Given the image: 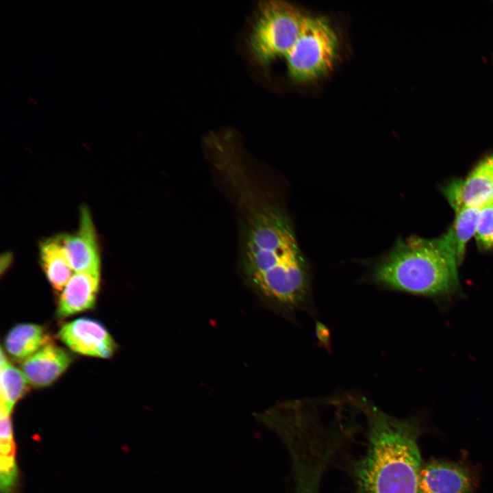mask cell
<instances>
[{
    "label": "cell",
    "instance_id": "cell-1",
    "mask_svg": "<svg viewBox=\"0 0 493 493\" xmlns=\"http://www.w3.org/2000/svg\"><path fill=\"white\" fill-rule=\"evenodd\" d=\"M231 132L205 141L210 164L236 209L239 266L246 284L268 306L294 307L309 296L306 262L290 220L244 160Z\"/></svg>",
    "mask_w": 493,
    "mask_h": 493
},
{
    "label": "cell",
    "instance_id": "cell-2",
    "mask_svg": "<svg viewBox=\"0 0 493 493\" xmlns=\"http://www.w3.org/2000/svg\"><path fill=\"white\" fill-rule=\"evenodd\" d=\"M357 405L367 423L368 446L356 466V492L418 493L417 422L392 416L366 399Z\"/></svg>",
    "mask_w": 493,
    "mask_h": 493
},
{
    "label": "cell",
    "instance_id": "cell-3",
    "mask_svg": "<svg viewBox=\"0 0 493 493\" xmlns=\"http://www.w3.org/2000/svg\"><path fill=\"white\" fill-rule=\"evenodd\" d=\"M452 228L439 238H399L372 270V277L390 289L433 299L450 298L460 290Z\"/></svg>",
    "mask_w": 493,
    "mask_h": 493
},
{
    "label": "cell",
    "instance_id": "cell-4",
    "mask_svg": "<svg viewBox=\"0 0 493 493\" xmlns=\"http://www.w3.org/2000/svg\"><path fill=\"white\" fill-rule=\"evenodd\" d=\"M306 16L288 2L261 1L247 39L252 60L265 68L275 59L286 58L299 37Z\"/></svg>",
    "mask_w": 493,
    "mask_h": 493
},
{
    "label": "cell",
    "instance_id": "cell-5",
    "mask_svg": "<svg viewBox=\"0 0 493 493\" xmlns=\"http://www.w3.org/2000/svg\"><path fill=\"white\" fill-rule=\"evenodd\" d=\"M339 52V40L324 16H307L294 45L285 58L290 77L309 82L330 71Z\"/></svg>",
    "mask_w": 493,
    "mask_h": 493
},
{
    "label": "cell",
    "instance_id": "cell-6",
    "mask_svg": "<svg viewBox=\"0 0 493 493\" xmlns=\"http://www.w3.org/2000/svg\"><path fill=\"white\" fill-rule=\"evenodd\" d=\"M59 339L77 353L101 358H109L116 351V344L105 327L93 319L81 318L62 325Z\"/></svg>",
    "mask_w": 493,
    "mask_h": 493
},
{
    "label": "cell",
    "instance_id": "cell-7",
    "mask_svg": "<svg viewBox=\"0 0 493 493\" xmlns=\"http://www.w3.org/2000/svg\"><path fill=\"white\" fill-rule=\"evenodd\" d=\"M74 272L100 273V255L94 226L89 210L81 208L77 231L58 236Z\"/></svg>",
    "mask_w": 493,
    "mask_h": 493
},
{
    "label": "cell",
    "instance_id": "cell-8",
    "mask_svg": "<svg viewBox=\"0 0 493 493\" xmlns=\"http://www.w3.org/2000/svg\"><path fill=\"white\" fill-rule=\"evenodd\" d=\"M472 477L465 467L442 461L421 466L418 479V493H471Z\"/></svg>",
    "mask_w": 493,
    "mask_h": 493
},
{
    "label": "cell",
    "instance_id": "cell-9",
    "mask_svg": "<svg viewBox=\"0 0 493 493\" xmlns=\"http://www.w3.org/2000/svg\"><path fill=\"white\" fill-rule=\"evenodd\" d=\"M72 362L73 357L68 351L49 342L23 361L21 370L29 385L43 388L56 381Z\"/></svg>",
    "mask_w": 493,
    "mask_h": 493
},
{
    "label": "cell",
    "instance_id": "cell-10",
    "mask_svg": "<svg viewBox=\"0 0 493 493\" xmlns=\"http://www.w3.org/2000/svg\"><path fill=\"white\" fill-rule=\"evenodd\" d=\"M99 281L100 273L75 272L60 292L57 316L63 318L92 308Z\"/></svg>",
    "mask_w": 493,
    "mask_h": 493
},
{
    "label": "cell",
    "instance_id": "cell-11",
    "mask_svg": "<svg viewBox=\"0 0 493 493\" xmlns=\"http://www.w3.org/2000/svg\"><path fill=\"white\" fill-rule=\"evenodd\" d=\"M462 205L481 208L493 203V151L485 154L464 180H459Z\"/></svg>",
    "mask_w": 493,
    "mask_h": 493
},
{
    "label": "cell",
    "instance_id": "cell-12",
    "mask_svg": "<svg viewBox=\"0 0 493 493\" xmlns=\"http://www.w3.org/2000/svg\"><path fill=\"white\" fill-rule=\"evenodd\" d=\"M49 342V335L42 326L21 323L8 333L5 348L13 358L24 361Z\"/></svg>",
    "mask_w": 493,
    "mask_h": 493
},
{
    "label": "cell",
    "instance_id": "cell-13",
    "mask_svg": "<svg viewBox=\"0 0 493 493\" xmlns=\"http://www.w3.org/2000/svg\"><path fill=\"white\" fill-rule=\"evenodd\" d=\"M41 266L53 288L62 292L75 273L71 267L58 236L43 241L39 248Z\"/></svg>",
    "mask_w": 493,
    "mask_h": 493
},
{
    "label": "cell",
    "instance_id": "cell-14",
    "mask_svg": "<svg viewBox=\"0 0 493 493\" xmlns=\"http://www.w3.org/2000/svg\"><path fill=\"white\" fill-rule=\"evenodd\" d=\"M0 488L1 493H10L15 488L18 469L10 415L0 411Z\"/></svg>",
    "mask_w": 493,
    "mask_h": 493
},
{
    "label": "cell",
    "instance_id": "cell-15",
    "mask_svg": "<svg viewBox=\"0 0 493 493\" xmlns=\"http://www.w3.org/2000/svg\"><path fill=\"white\" fill-rule=\"evenodd\" d=\"M29 385L23 371L10 363L1 349L0 411L10 415L16 403L27 392Z\"/></svg>",
    "mask_w": 493,
    "mask_h": 493
},
{
    "label": "cell",
    "instance_id": "cell-16",
    "mask_svg": "<svg viewBox=\"0 0 493 493\" xmlns=\"http://www.w3.org/2000/svg\"><path fill=\"white\" fill-rule=\"evenodd\" d=\"M479 209L463 205L455 210V218L451 228L455 240L459 264L464 259L468 242L475 236Z\"/></svg>",
    "mask_w": 493,
    "mask_h": 493
},
{
    "label": "cell",
    "instance_id": "cell-17",
    "mask_svg": "<svg viewBox=\"0 0 493 493\" xmlns=\"http://www.w3.org/2000/svg\"><path fill=\"white\" fill-rule=\"evenodd\" d=\"M475 236L479 248L493 249V203L479 209Z\"/></svg>",
    "mask_w": 493,
    "mask_h": 493
},
{
    "label": "cell",
    "instance_id": "cell-18",
    "mask_svg": "<svg viewBox=\"0 0 493 493\" xmlns=\"http://www.w3.org/2000/svg\"><path fill=\"white\" fill-rule=\"evenodd\" d=\"M294 493H320L319 491L312 488H300L295 490Z\"/></svg>",
    "mask_w": 493,
    "mask_h": 493
}]
</instances>
